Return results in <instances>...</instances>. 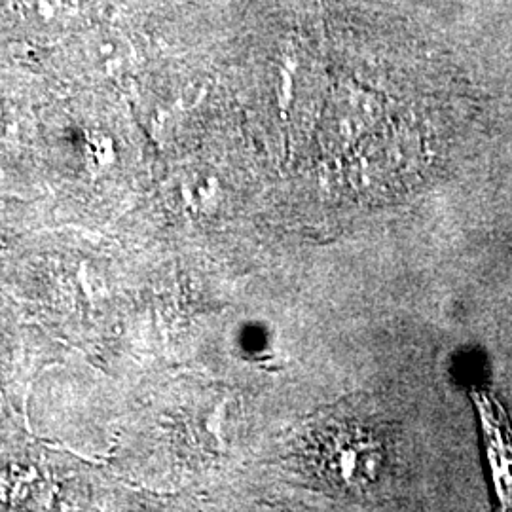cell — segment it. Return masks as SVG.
Returning a JSON list of instances; mask_svg holds the SVG:
<instances>
[{
    "label": "cell",
    "mask_w": 512,
    "mask_h": 512,
    "mask_svg": "<svg viewBox=\"0 0 512 512\" xmlns=\"http://www.w3.org/2000/svg\"><path fill=\"white\" fill-rule=\"evenodd\" d=\"M99 0H0V40L52 46L99 23Z\"/></svg>",
    "instance_id": "1"
}]
</instances>
